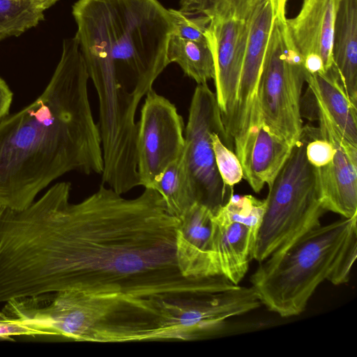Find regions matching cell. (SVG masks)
Segmentation results:
<instances>
[{"label": "cell", "instance_id": "4", "mask_svg": "<svg viewBox=\"0 0 357 357\" xmlns=\"http://www.w3.org/2000/svg\"><path fill=\"white\" fill-rule=\"evenodd\" d=\"M190 296L63 291L15 299L10 313L50 336L74 341H190Z\"/></svg>", "mask_w": 357, "mask_h": 357}, {"label": "cell", "instance_id": "24", "mask_svg": "<svg viewBox=\"0 0 357 357\" xmlns=\"http://www.w3.org/2000/svg\"><path fill=\"white\" fill-rule=\"evenodd\" d=\"M174 30L172 34L181 38L199 41H208V29L211 19L203 14H191L180 10L169 9Z\"/></svg>", "mask_w": 357, "mask_h": 357}, {"label": "cell", "instance_id": "26", "mask_svg": "<svg viewBox=\"0 0 357 357\" xmlns=\"http://www.w3.org/2000/svg\"><path fill=\"white\" fill-rule=\"evenodd\" d=\"M15 336H49L47 332L32 328L23 321L0 311V339L13 340Z\"/></svg>", "mask_w": 357, "mask_h": 357}, {"label": "cell", "instance_id": "12", "mask_svg": "<svg viewBox=\"0 0 357 357\" xmlns=\"http://www.w3.org/2000/svg\"><path fill=\"white\" fill-rule=\"evenodd\" d=\"M341 0H303L299 13L287 19L289 36L305 63L333 66L334 25Z\"/></svg>", "mask_w": 357, "mask_h": 357}, {"label": "cell", "instance_id": "22", "mask_svg": "<svg viewBox=\"0 0 357 357\" xmlns=\"http://www.w3.org/2000/svg\"><path fill=\"white\" fill-rule=\"evenodd\" d=\"M264 0H204L196 13L211 20L247 18Z\"/></svg>", "mask_w": 357, "mask_h": 357}, {"label": "cell", "instance_id": "11", "mask_svg": "<svg viewBox=\"0 0 357 357\" xmlns=\"http://www.w3.org/2000/svg\"><path fill=\"white\" fill-rule=\"evenodd\" d=\"M252 15L247 18L211 20L208 29L215 63L213 80L222 125V142L235 108Z\"/></svg>", "mask_w": 357, "mask_h": 357}, {"label": "cell", "instance_id": "29", "mask_svg": "<svg viewBox=\"0 0 357 357\" xmlns=\"http://www.w3.org/2000/svg\"><path fill=\"white\" fill-rule=\"evenodd\" d=\"M37 5H38L43 10H46L47 8L52 6L58 0H32Z\"/></svg>", "mask_w": 357, "mask_h": 357}, {"label": "cell", "instance_id": "15", "mask_svg": "<svg viewBox=\"0 0 357 357\" xmlns=\"http://www.w3.org/2000/svg\"><path fill=\"white\" fill-rule=\"evenodd\" d=\"M332 161L317 168L324 209L342 218L357 215V149L335 146Z\"/></svg>", "mask_w": 357, "mask_h": 357}, {"label": "cell", "instance_id": "28", "mask_svg": "<svg viewBox=\"0 0 357 357\" xmlns=\"http://www.w3.org/2000/svg\"><path fill=\"white\" fill-rule=\"evenodd\" d=\"M204 0H181L180 10L193 14L199 9Z\"/></svg>", "mask_w": 357, "mask_h": 357}, {"label": "cell", "instance_id": "20", "mask_svg": "<svg viewBox=\"0 0 357 357\" xmlns=\"http://www.w3.org/2000/svg\"><path fill=\"white\" fill-rule=\"evenodd\" d=\"M152 188L161 195L168 211L178 219L197 202L183 153L166 168Z\"/></svg>", "mask_w": 357, "mask_h": 357}, {"label": "cell", "instance_id": "27", "mask_svg": "<svg viewBox=\"0 0 357 357\" xmlns=\"http://www.w3.org/2000/svg\"><path fill=\"white\" fill-rule=\"evenodd\" d=\"M13 100V93L0 76V121L8 116Z\"/></svg>", "mask_w": 357, "mask_h": 357}, {"label": "cell", "instance_id": "23", "mask_svg": "<svg viewBox=\"0 0 357 357\" xmlns=\"http://www.w3.org/2000/svg\"><path fill=\"white\" fill-rule=\"evenodd\" d=\"M215 164L224 184L229 188L243 178L241 164L236 153L222 142L218 132L211 135Z\"/></svg>", "mask_w": 357, "mask_h": 357}, {"label": "cell", "instance_id": "5", "mask_svg": "<svg viewBox=\"0 0 357 357\" xmlns=\"http://www.w3.org/2000/svg\"><path fill=\"white\" fill-rule=\"evenodd\" d=\"M356 221L320 225L260 262L250 282L261 305L282 317L297 316L322 282L347 283L357 255Z\"/></svg>", "mask_w": 357, "mask_h": 357}, {"label": "cell", "instance_id": "19", "mask_svg": "<svg viewBox=\"0 0 357 357\" xmlns=\"http://www.w3.org/2000/svg\"><path fill=\"white\" fill-rule=\"evenodd\" d=\"M169 63H176L197 84L215 77V63L209 41L199 42L172 34L167 50Z\"/></svg>", "mask_w": 357, "mask_h": 357}, {"label": "cell", "instance_id": "18", "mask_svg": "<svg viewBox=\"0 0 357 357\" xmlns=\"http://www.w3.org/2000/svg\"><path fill=\"white\" fill-rule=\"evenodd\" d=\"M305 82L321 98L347 139L357 146V105L349 100L335 66L321 73H307Z\"/></svg>", "mask_w": 357, "mask_h": 357}, {"label": "cell", "instance_id": "25", "mask_svg": "<svg viewBox=\"0 0 357 357\" xmlns=\"http://www.w3.org/2000/svg\"><path fill=\"white\" fill-rule=\"evenodd\" d=\"M335 149L327 139L321 137L319 129L314 128L305 146L307 161L315 168L329 164L335 155Z\"/></svg>", "mask_w": 357, "mask_h": 357}, {"label": "cell", "instance_id": "6", "mask_svg": "<svg viewBox=\"0 0 357 357\" xmlns=\"http://www.w3.org/2000/svg\"><path fill=\"white\" fill-rule=\"evenodd\" d=\"M314 128L303 126L282 170L268 187L266 210L252 259L259 263L321 225L326 211L321 197L319 174L307 161L306 144Z\"/></svg>", "mask_w": 357, "mask_h": 357}, {"label": "cell", "instance_id": "14", "mask_svg": "<svg viewBox=\"0 0 357 357\" xmlns=\"http://www.w3.org/2000/svg\"><path fill=\"white\" fill-rule=\"evenodd\" d=\"M288 0H264L254 11L249 25L237 98L246 103L260 98L265 53L272 26L281 6Z\"/></svg>", "mask_w": 357, "mask_h": 357}, {"label": "cell", "instance_id": "1", "mask_svg": "<svg viewBox=\"0 0 357 357\" xmlns=\"http://www.w3.org/2000/svg\"><path fill=\"white\" fill-rule=\"evenodd\" d=\"M59 182L22 210L0 207V299L63 291L176 298L220 290L219 276H184L180 220L153 188L126 199L101 184L78 203Z\"/></svg>", "mask_w": 357, "mask_h": 357}, {"label": "cell", "instance_id": "7", "mask_svg": "<svg viewBox=\"0 0 357 357\" xmlns=\"http://www.w3.org/2000/svg\"><path fill=\"white\" fill-rule=\"evenodd\" d=\"M287 4L276 15L266 47L261 107L263 123L269 130L294 145L303 130L301 96L307 72L289 34Z\"/></svg>", "mask_w": 357, "mask_h": 357}, {"label": "cell", "instance_id": "17", "mask_svg": "<svg viewBox=\"0 0 357 357\" xmlns=\"http://www.w3.org/2000/svg\"><path fill=\"white\" fill-rule=\"evenodd\" d=\"M294 145L271 132L262 123L257 133L244 179L259 193L268 185L270 187L291 155Z\"/></svg>", "mask_w": 357, "mask_h": 357}, {"label": "cell", "instance_id": "3", "mask_svg": "<svg viewBox=\"0 0 357 357\" xmlns=\"http://www.w3.org/2000/svg\"><path fill=\"white\" fill-rule=\"evenodd\" d=\"M75 34L99 102L102 146H132L141 101L169 64L174 30L169 9L158 0H78Z\"/></svg>", "mask_w": 357, "mask_h": 357}, {"label": "cell", "instance_id": "9", "mask_svg": "<svg viewBox=\"0 0 357 357\" xmlns=\"http://www.w3.org/2000/svg\"><path fill=\"white\" fill-rule=\"evenodd\" d=\"M213 213V245L220 274L234 284L246 275L252 259L266 199L252 195L235 196Z\"/></svg>", "mask_w": 357, "mask_h": 357}, {"label": "cell", "instance_id": "21", "mask_svg": "<svg viewBox=\"0 0 357 357\" xmlns=\"http://www.w3.org/2000/svg\"><path fill=\"white\" fill-rule=\"evenodd\" d=\"M44 11L32 0H0V40L36 26Z\"/></svg>", "mask_w": 357, "mask_h": 357}, {"label": "cell", "instance_id": "2", "mask_svg": "<svg viewBox=\"0 0 357 357\" xmlns=\"http://www.w3.org/2000/svg\"><path fill=\"white\" fill-rule=\"evenodd\" d=\"M89 79L77 37L66 38L40 96L0 121V206L24 209L72 171L102 174V140Z\"/></svg>", "mask_w": 357, "mask_h": 357}, {"label": "cell", "instance_id": "16", "mask_svg": "<svg viewBox=\"0 0 357 357\" xmlns=\"http://www.w3.org/2000/svg\"><path fill=\"white\" fill-rule=\"evenodd\" d=\"M333 66L347 95L357 105V0H341L332 47Z\"/></svg>", "mask_w": 357, "mask_h": 357}, {"label": "cell", "instance_id": "8", "mask_svg": "<svg viewBox=\"0 0 357 357\" xmlns=\"http://www.w3.org/2000/svg\"><path fill=\"white\" fill-rule=\"evenodd\" d=\"M222 125L215 93L207 84H197L192 96L184 130L183 156L188 177L197 203L213 213L226 201L227 186L219 174L211 135Z\"/></svg>", "mask_w": 357, "mask_h": 357}, {"label": "cell", "instance_id": "13", "mask_svg": "<svg viewBox=\"0 0 357 357\" xmlns=\"http://www.w3.org/2000/svg\"><path fill=\"white\" fill-rule=\"evenodd\" d=\"M213 212L195 203L179 218L175 249L181 273L188 278L221 275L213 245Z\"/></svg>", "mask_w": 357, "mask_h": 357}, {"label": "cell", "instance_id": "10", "mask_svg": "<svg viewBox=\"0 0 357 357\" xmlns=\"http://www.w3.org/2000/svg\"><path fill=\"white\" fill-rule=\"evenodd\" d=\"M184 122L176 106L151 91L137 121L136 153L139 185L152 188L185 148Z\"/></svg>", "mask_w": 357, "mask_h": 357}]
</instances>
